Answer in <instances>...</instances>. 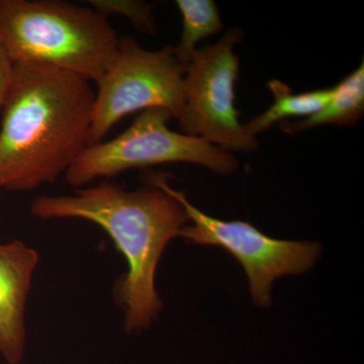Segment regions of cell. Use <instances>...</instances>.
I'll use <instances>...</instances> for the list:
<instances>
[{
	"mask_svg": "<svg viewBox=\"0 0 364 364\" xmlns=\"http://www.w3.org/2000/svg\"><path fill=\"white\" fill-rule=\"evenodd\" d=\"M91 9L107 18L119 14L128 18L135 30L155 35L157 32L156 20L153 16V4L136 0H90Z\"/></svg>",
	"mask_w": 364,
	"mask_h": 364,
	"instance_id": "obj_12",
	"label": "cell"
},
{
	"mask_svg": "<svg viewBox=\"0 0 364 364\" xmlns=\"http://www.w3.org/2000/svg\"><path fill=\"white\" fill-rule=\"evenodd\" d=\"M31 210L43 220L82 219L102 227L128 263L117 289L127 330L140 332L150 327L162 309L155 287L158 262L167 244L181 236L189 221L176 198L157 188L130 191L102 182L76 189L73 196H38Z\"/></svg>",
	"mask_w": 364,
	"mask_h": 364,
	"instance_id": "obj_2",
	"label": "cell"
},
{
	"mask_svg": "<svg viewBox=\"0 0 364 364\" xmlns=\"http://www.w3.org/2000/svg\"><path fill=\"white\" fill-rule=\"evenodd\" d=\"M170 119L166 109H148L117 138L87 146L66 171L69 186L82 188L129 169L165 163H193L221 176L238 169V160L232 153L202 139L170 130Z\"/></svg>",
	"mask_w": 364,
	"mask_h": 364,
	"instance_id": "obj_4",
	"label": "cell"
},
{
	"mask_svg": "<svg viewBox=\"0 0 364 364\" xmlns=\"http://www.w3.org/2000/svg\"><path fill=\"white\" fill-rule=\"evenodd\" d=\"M188 66L173 46L148 51L131 36H122L116 56L97 79L88 146L102 142L114 124L136 112L161 107L178 119L186 100Z\"/></svg>",
	"mask_w": 364,
	"mask_h": 364,
	"instance_id": "obj_5",
	"label": "cell"
},
{
	"mask_svg": "<svg viewBox=\"0 0 364 364\" xmlns=\"http://www.w3.org/2000/svg\"><path fill=\"white\" fill-rule=\"evenodd\" d=\"M150 183L176 198L193 221L191 226L182 229L179 237L198 245L220 246L241 263L256 306L272 305L275 279L305 273L320 256L317 242L279 240L261 233L248 222L222 221L205 215L191 205L182 191L172 188L164 176L154 174Z\"/></svg>",
	"mask_w": 364,
	"mask_h": 364,
	"instance_id": "obj_6",
	"label": "cell"
},
{
	"mask_svg": "<svg viewBox=\"0 0 364 364\" xmlns=\"http://www.w3.org/2000/svg\"></svg>",
	"mask_w": 364,
	"mask_h": 364,
	"instance_id": "obj_14",
	"label": "cell"
},
{
	"mask_svg": "<svg viewBox=\"0 0 364 364\" xmlns=\"http://www.w3.org/2000/svg\"><path fill=\"white\" fill-rule=\"evenodd\" d=\"M11 69H13V62L0 48V111H1L9 80H11Z\"/></svg>",
	"mask_w": 364,
	"mask_h": 364,
	"instance_id": "obj_13",
	"label": "cell"
},
{
	"mask_svg": "<svg viewBox=\"0 0 364 364\" xmlns=\"http://www.w3.org/2000/svg\"><path fill=\"white\" fill-rule=\"evenodd\" d=\"M242 39L243 31L234 28L215 44L196 50L184 76L186 100L177 119L182 134L232 154L255 152L259 146L239 121L235 107L240 61L234 49Z\"/></svg>",
	"mask_w": 364,
	"mask_h": 364,
	"instance_id": "obj_7",
	"label": "cell"
},
{
	"mask_svg": "<svg viewBox=\"0 0 364 364\" xmlns=\"http://www.w3.org/2000/svg\"><path fill=\"white\" fill-rule=\"evenodd\" d=\"M119 37L107 18L62 0H0V48L13 63L56 67L97 81Z\"/></svg>",
	"mask_w": 364,
	"mask_h": 364,
	"instance_id": "obj_3",
	"label": "cell"
},
{
	"mask_svg": "<svg viewBox=\"0 0 364 364\" xmlns=\"http://www.w3.org/2000/svg\"><path fill=\"white\" fill-rule=\"evenodd\" d=\"M267 88L274 97L272 107L244 124L246 131L255 138L287 117H308L317 114L329 102L334 91L333 86L294 95L289 85L277 79L268 81Z\"/></svg>",
	"mask_w": 364,
	"mask_h": 364,
	"instance_id": "obj_10",
	"label": "cell"
},
{
	"mask_svg": "<svg viewBox=\"0 0 364 364\" xmlns=\"http://www.w3.org/2000/svg\"><path fill=\"white\" fill-rule=\"evenodd\" d=\"M364 114V62L334 86L331 100L313 116L301 121L280 122V130L298 134L324 124L354 127Z\"/></svg>",
	"mask_w": 364,
	"mask_h": 364,
	"instance_id": "obj_9",
	"label": "cell"
},
{
	"mask_svg": "<svg viewBox=\"0 0 364 364\" xmlns=\"http://www.w3.org/2000/svg\"><path fill=\"white\" fill-rule=\"evenodd\" d=\"M95 92L56 67L13 63L2 105L0 188L30 191L66 173L90 142Z\"/></svg>",
	"mask_w": 364,
	"mask_h": 364,
	"instance_id": "obj_1",
	"label": "cell"
},
{
	"mask_svg": "<svg viewBox=\"0 0 364 364\" xmlns=\"http://www.w3.org/2000/svg\"><path fill=\"white\" fill-rule=\"evenodd\" d=\"M39 255L20 240L0 244V353L20 363L26 344L25 310Z\"/></svg>",
	"mask_w": 364,
	"mask_h": 364,
	"instance_id": "obj_8",
	"label": "cell"
},
{
	"mask_svg": "<svg viewBox=\"0 0 364 364\" xmlns=\"http://www.w3.org/2000/svg\"><path fill=\"white\" fill-rule=\"evenodd\" d=\"M181 14V42L173 47L179 62L188 66L196 51V45L203 39L221 32L223 23L219 7L213 0H176Z\"/></svg>",
	"mask_w": 364,
	"mask_h": 364,
	"instance_id": "obj_11",
	"label": "cell"
}]
</instances>
